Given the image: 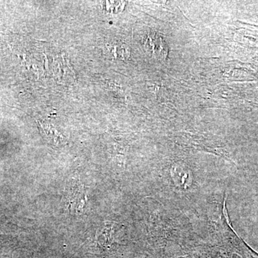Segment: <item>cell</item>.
<instances>
[{
  "instance_id": "cell-2",
  "label": "cell",
  "mask_w": 258,
  "mask_h": 258,
  "mask_svg": "<svg viewBox=\"0 0 258 258\" xmlns=\"http://www.w3.org/2000/svg\"><path fill=\"white\" fill-rule=\"evenodd\" d=\"M39 125L41 127V130L47 139L51 141L52 144L58 146L63 143L64 138L62 134L59 133L55 128H52V125L42 124L41 123H39Z\"/></svg>"
},
{
  "instance_id": "cell-1",
  "label": "cell",
  "mask_w": 258,
  "mask_h": 258,
  "mask_svg": "<svg viewBox=\"0 0 258 258\" xmlns=\"http://www.w3.org/2000/svg\"><path fill=\"white\" fill-rule=\"evenodd\" d=\"M146 46L149 47L154 55L159 56L160 57H164L167 55V49L160 37L156 35H148L146 40Z\"/></svg>"
}]
</instances>
